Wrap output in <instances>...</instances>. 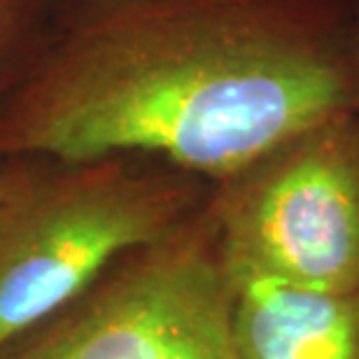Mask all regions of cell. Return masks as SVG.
I'll use <instances>...</instances> for the list:
<instances>
[{
	"mask_svg": "<svg viewBox=\"0 0 359 359\" xmlns=\"http://www.w3.org/2000/svg\"><path fill=\"white\" fill-rule=\"evenodd\" d=\"M212 184L140 156L7 159L0 196V346L96 287L124 257L166 238Z\"/></svg>",
	"mask_w": 359,
	"mask_h": 359,
	"instance_id": "7a4b0ae2",
	"label": "cell"
},
{
	"mask_svg": "<svg viewBox=\"0 0 359 359\" xmlns=\"http://www.w3.org/2000/svg\"><path fill=\"white\" fill-rule=\"evenodd\" d=\"M231 271L359 294V112L308 126L210 191Z\"/></svg>",
	"mask_w": 359,
	"mask_h": 359,
	"instance_id": "3957f363",
	"label": "cell"
},
{
	"mask_svg": "<svg viewBox=\"0 0 359 359\" xmlns=\"http://www.w3.org/2000/svg\"><path fill=\"white\" fill-rule=\"evenodd\" d=\"M348 110L350 0H59L0 98V159L140 156L215 187Z\"/></svg>",
	"mask_w": 359,
	"mask_h": 359,
	"instance_id": "6da1fadb",
	"label": "cell"
},
{
	"mask_svg": "<svg viewBox=\"0 0 359 359\" xmlns=\"http://www.w3.org/2000/svg\"><path fill=\"white\" fill-rule=\"evenodd\" d=\"M56 3L59 0H0V98L45 38Z\"/></svg>",
	"mask_w": 359,
	"mask_h": 359,
	"instance_id": "8992f818",
	"label": "cell"
},
{
	"mask_svg": "<svg viewBox=\"0 0 359 359\" xmlns=\"http://www.w3.org/2000/svg\"><path fill=\"white\" fill-rule=\"evenodd\" d=\"M350 17H353V68L357 89V112H359V0H350Z\"/></svg>",
	"mask_w": 359,
	"mask_h": 359,
	"instance_id": "52a82bcc",
	"label": "cell"
},
{
	"mask_svg": "<svg viewBox=\"0 0 359 359\" xmlns=\"http://www.w3.org/2000/svg\"><path fill=\"white\" fill-rule=\"evenodd\" d=\"M226 278L233 359H359V294L231 269Z\"/></svg>",
	"mask_w": 359,
	"mask_h": 359,
	"instance_id": "5b68a950",
	"label": "cell"
},
{
	"mask_svg": "<svg viewBox=\"0 0 359 359\" xmlns=\"http://www.w3.org/2000/svg\"><path fill=\"white\" fill-rule=\"evenodd\" d=\"M208 201L54 318L3 343L0 359H233L229 278Z\"/></svg>",
	"mask_w": 359,
	"mask_h": 359,
	"instance_id": "277c9868",
	"label": "cell"
},
{
	"mask_svg": "<svg viewBox=\"0 0 359 359\" xmlns=\"http://www.w3.org/2000/svg\"><path fill=\"white\" fill-rule=\"evenodd\" d=\"M5 177H7V159H0V196L5 189Z\"/></svg>",
	"mask_w": 359,
	"mask_h": 359,
	"instance_id": "ba28073f",
	"label": "cell"
}]
</instances>
